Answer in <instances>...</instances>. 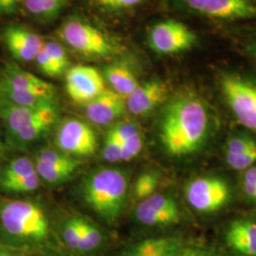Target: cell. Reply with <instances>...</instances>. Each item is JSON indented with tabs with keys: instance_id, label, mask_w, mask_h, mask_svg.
I'll list each match as a JSON object with an SVG mask.
<instances>
[{
	"instance_id": "27",
	"label": "cell",
	"mask_w": 256,
	"mask_h": 256,
	"mask_svg": "<svg viewBox=\"0 0 256 256\" xmlns=\"http://www.w3.org/2000/svg\"><path fill=\"white\" fill-rule=\"evenodd\" d=\"M61 236L64 244L72 250L79 252L81 229H80V216H70L64 220L61 228Z\"/></svg>"
},
{
	"instance_id": "39",
	"label": "cell",
	"mask_w": 256,
	"mask_h": 256,
	"mask_svg": "<svg viewBox=\"0 0 256 256\" xmlns=\"http://www.w3.org/2000/svg\"><path fill=\"white\" fill-rule=\"evenodd\" d=\"M4 144L2 142V140H0V160L4 156Z\"/></svg>"
},
{
	"instance_id": "3",
	"label": "cell",
	"mask_w": 256,
	"mask_h": 256,
	"mask_svg": "<svg viewBox=\"0 0 256 256\" xmlns=\"http://www.w3.org/2000/svg\"><path fill=\"white\" fill-rule=\"evenodd\" d=\"M0 224L12 238L25 243H41L48 238L46 212L30 200H8L0 206Z\"/></svg>"
},
{
	"instance_id": "1",
	"label": "cell",
	"mask_w": 256,
	"mask_h": 256,
	"mask_svg": "<svg viewBox=\"0 0 256 256\" xmlns=\"http://www.w3.org/2000/svg\"><path fill=\"white\" fill-rule=\"evenodd\" d=\"M214 118L207 102L192 92L167 102L158 124V138L167 155L183 158L196 155L207 144Z\"/></svg>"
},
{
	"instance_id": "32",
	"label": "cell",
	"mask_w": 256,
	"mask_h": 256,
	"mask_svg": "<svg viewBox=\"0 0 256 256\" xmlns=\"http://www.w3.org/2000/svg\"><path fill=\"white\" fill-rule=\"evenodd\" d=\"M140 130V128L136 122L131 120H124L114 124L112 128H110L108 133H110L112 137L115 138L122 144L126 138Z\"/></svg>"
},
{
	"instance_id": "34",
	"label": "cell",
	"mask_w": 256,
	"mask_h": 256,
	"mask_svg": "<svg viewBox=\"0 0 256 256\" xmlns=\"http://www.w3.org/2000/svg\"><path fill=\"white\" fill-rule=\"evenodd\" d=\"M37 66L39 68V70L43 72V74H46L48 76H50V77H56V76H59L57 74V70L55 68L54 64L52 63L48 52L45 48V44L43 48H41V50L38 52V54L36 57V60Z\"/></svg>"
},
{
	"instance_id": "30",
	"label": "cell",
	"mask_w": 256,
	"mask_h": 256,
	"mask_svg": "<svg viewBox=\"0 0 256 256\" xmlns=\"http://www.w3.org/2000/svg\"><path fill=\"white\" fill-rule=\"evenodd\" d=\"M45 48L48 52L52 63L54 64L57 74L60 76L68 70L70 64L68 57L66 52H64V48L57 44L54 41L45 42Z\"/></svg>"
},
{
	"instance_id": "9",
	"label": "cell",
	"mask_w": 256,
	"mask_h": 256,
	"mask_svg": "<svg viewBox=\"0 0 256 256\" xmlns=\"http://www.w3.org/2000/svg\"><path fill=\"white\" fill-rule=\"evenodd\" d=\"M135 218L147 227H168L180 222L182 212L173 194L155 192L138 203Z\"/></svg>"
},
{
	"instance_id": "24",
	"label": "cell",
	"mask_w": 256,
	"mask_h": 256,
	"mask_svg": "<svg viewBox=\"0 0 256 256\" xmlns=\"http://www.w3.org/2000/svg\"><path fill=\"white\" fill-rule=\"evenodd\" d=\"M256 147V140L247 134H238L230 138L225 146V160L230 165L248 151Z\"/></svg>"
},
{
	"instance_id": "4",
	"label": "cell",
	"mask_w": 256,
	"mask_h": 256,
	"mask_svg": "<svg viewBox=\"0 0 256 256\" xmlns=\"http://www.w3.org/2000/svg\"><path fill=\"white\" fill-rule=\"evenodd\" d=\"M2 90L6 100L26 108H37L55 102L56 90L48 82L18 68L7 66Z\"/></svg>"
},
{
	"instance_id": "23",
	"label": "cell",
	"mask_w": 256,
	"mask_h": 256,
	"mask_svg": "<svg viewBox=\"0 0 256 256\" xmlns=\"http://www.w3.org/2000/svg\"><path fill=\"white\" fill-rule=\"evenodd\" d=\"M160 180L162 174L156 170H146L140 173L134 183V198L140 202L154 194L160 184Z\"/></svg>"
},
{
	"instance_id": "19",
	"label": "cell",
	"mask_w": 256,
	"mask_h": 256,
	"mask_svg": "<svg viewBox=\"0 0 256 256\" xmlns=\"http://www.w3.org/2000/svg\"><path fill=\"white\" fill-rule=\"evenodd\" d=\"M45 106V104H44ZM26 108L14 104L3 98L0 101V116L5 122L9 138L12 140L25 126L36 110L41 108Z\"/></svg>"
},
{
	"instance_id": "40",
	"label": "cell",
	"mask_w": 256,
	"mask_h": 256,
	"mask_svg": "<svg viewBox=\"0 0 256 256\" xmlns=\"http://www.w3.org/2000/svg\"><path fill=\"white\" fill-rule=\"evenodd\" d=\"M0 256H12L9 254H7V252H0Z\"/></svg>"
},
{
	"instance_id": "36",
	"label": "cell",
	"mask_w": 256,
	"mask_h": 256,
	"mask_svg": "<svg viewBox=\"0 0 256 256\" xmlns=\"http://www.w3.org/2000/svg\"><path fill=\"white\" fill-rule=\"evenodd\" d=\"M176 256H212L210 252L200 247H183Z\"/></svg>"
},
{
	"instance_id": "31",
	"label": "cell",
	"mask_w": 256,
	"mask_h": 256,
	"mask_svg": "<svg viewBox=\"0 0 256 256\" xmlns=\"http://www.w3.org/2000/svg\"><path fill=\"white\" fill-rule=\"evenodd\" d=\"M240 184L244 196L248 202L256 203V164L243 171Z\"/></svg>"
},
{
	"instance_id": "6",
	"label": "cell",
	"mask_w": 256,
	"mask_h": 256,
	"mask_svg": "<svg viewBox=\"0 0 256 256\" xmlns=\"http://www.w3.org/2000/svg\"><path fill=\"white\" fill-rule=\"evenodd\" d=\"M185 198L194 210L210 214L224 208L230 200V188L224 178L216 176H198L187 183Z\"/></svg>"
},
{
	"instance_id": "12",
	"label": "cell",
	"mask_w": 256,
	"mask_h": 256,
	"mask_svg": "<svg viewBox=\"0 0 256 256\" xmlns=\"http://www.w3.org/2000/svg\"><path fill=\"white\" fill-rule=\"evenodd\" d=\"M66 88L74 102L86 104L106 90L104 79L95 68L78 64L68 70Z\"/></svg>"
},
{
	"instance_id": "8",
	"label": "cell",
	"mask_w": 256,
	"mask_h": 256,
	"mask_svg": "<svg viewBox=\"0 0 256 256\" xmlns=\"http://www.w3.org/2000/svg\"><path fill=\"white\" fill-rule=\"evenodd\" d=\"M147 39L148 45L156 54L173 55L190 50L196 45L198 36L180 21L168 19L151 28Z\"/></svg>"
},
{
	"instance_id": "38",
	"label": "cell",
	"mask_w": 256,
	"mask_h": 256,
	"mask_svg": "<svg viewBox=\"0 0 256 256\" xmlns=\"http://www.w3.org/2000/svg\"><path fill=\"white\" fill-rule=\"evenodd\" d=\"M20 0H0V14H12L14 12L18 6Z\"/></svg>"
},
{
	"instance_id": "22",
	"label": "cell",
	"mask_w": 256,
	"mask_h": 256,
	"mask_svg": "<svg viewBox=\"0 0 256 256\" xmlns=\"http://www.w3.org/2000/svg\"><path fill=\"white\" fill-rule=\"evenodd\" d=\"M34 162L28 158L18 156L10 160L0 174V186L36 173Z\"/></svg>"
},
{
	"instance_id": "15",
	"label": "cell",
	"mask_w": 256,
	"mask_h": 256,
	"mask_svg": "<svg viewBox=\"0 0 256 256\" xmlns=\"http://www.w3.org/2000/svg\"><path fill=\"white\" fill-rule=\"evenodd\" d=\"M4 42L12 56L23 62L36 60L45 42L34 32L20 26H10L4 30Z\"/></svg>"
},
{
	"instance_id": "29",
	"label": "cell",
	"mask_w": 256,
	"mask_h": 256,
	"mask_svg": "<svg viewBox=\"0 0 256 256\" xmlns=\"http://www.w3.org/2000/svg\"><path fill=\"white\" fill-rule=\"evenodd\" d=\"M40 184V178L38 176L36 172L34 174H30L26 178H20L18 180L12 182L4 184L1 186V188L4 191L14 194H25V192H30L36 191L39 187Z\"/></svg>"
},
{
	"instance_id": "10",
	"label": "cell",
	"mask_w": 256,
	"mask_h": 256,
	"mask_svg": "<svg viewBox=\"0 0 256 256\" xmlns=\"http://www.w3.org/2000/svg\"><path fill=\"white\" fill-rule=\"evenodd\" d=\"M56 144L59 150L68 155L86 158L95 153L98 138L86 122L78 119H68L58 129Z\"/></svg>"
},
{
	"instance_id": "13",
	"label": "cell",
	"mask_w": 256,
	"mask_h": 256,
	"mask_svg": "<svg viewBox=\"0 0 256 256\" xmlns=\"http://www.w3.org/2000/svg\"><path fill=\"white\" fill-rule=\"evenodd\" d=\"M169 88L160 79L138 84L126 99V110L135 116H146L162 104L168 98Z\"/></svg>"
},
{
	"instance_id": "2",
	"label": "cell",
	"mask_w": 256,
	"mask_h": 256,
	"mask_svg": "<svg viewBox=\"0 0 256 256\" xmlns=\"http://www.w3.org/2000/svg\"><path fill=\"white\" fill-rule=\"evenodd\" d=\"M129 191V174L124 170L104 168L88 174L82 182V200L99 218L108 223L119 220Z\"/></svg>"
},
{
	"instance_id": "33",
	"label": "cell",
	"mask_w": 256,
	"mask_h": 256,
	"mask_svg": "<svg viewBox=\"0 0 256 256\" xmlns=\"http://www.w3.org/2000/svg\"><path fill=\"white\" fill-rule=\"evenodd\" d=\"M120 150L122 144L115 138L112 137L110 133H108L104 142V158L111 164L119 162H120Z\"/></svg>"
},
{
	"instance_id": "17",
	"label": "cell",
	"mask_w": 256,
	"mask_h": 256,
	"mask_svg": "<svg viewBox=\"0 0 256 256\" xmlns=\"http://www.w3.org/2000/svg\"><path fill=\"white\" fill-rule=\"evenodd\" d=\"M225 240L238 254L256 256V220H234L226 230Z\"/></svg>"
},
{
	"instance_id": "20",
	"label": "cell",
	"mask_w": 256,
	"mask_h": 256,
	"mask_svg": "<svg viewBox=\"0 0 256 256\" xmlns=\"http://www.w3.org/2000/svg\"><path fill=\"white\" fill-rule=\"evenodd\" d=\"M104 76L108 82L112 90L117 92L124 99L137 88L138 80L133 70L122 63L108 64L104 70Z\"/></svg>"
},
{
	"instance_id": "7",
	"label": "cell",
	"mask_w": 256,
	"mask_h": 256,
	"mask_svg": "<svg viewBox=\"0 0 256 256\" xmlns=\"http://www.w3.org/2000/svg\"><path fill=\"white\" fill-rule=\"evenodd\" d=\"M60 36L74 50L90 57H108L115 50L101 30L79 19H70L59 30Z\"/></svg>"
},
{
	"instance_id": "14",
	"label": "cell",
	"mask_w": 256,
	"mask_h": 256,
	"mask_svg": "<svg viewBox=\"0 0 256 256\" xmlns=\"http://www.w3.org/2000/svg\"><path fill=\"white\" fill-rule=\"evenodd\" d=\"M126 110V99L114 90H104L86 104V115L93 124L106 126L120 118Z\"/></svg>"
},
{
	"instance_id": "16",
	"label": "cell",
	"mask_w": 256,
	"mask_h": 256,
	"mask_svg": "<svg viewBox=\"0 0 256 256\" xmlns=\"http://www.w3.org/2000/svg\"><path fill=\"white\" fill-rule=\"evenodd\" d=\"M58 116L59 111L56 102L48 104L39 108L12 142L18 146L36 142L54 128Z\"/></svg>"
},
{
	"instance_id": "26",
	"label": "cell",
	"mask_w": 256,
	"mask_h": 256,
	"mask_svg": "<svg viewBox=\"0 0 256 256\" xmlns=\"http://www.w3.org/2000/svg\"><path fill=\"white\" fill-rule=\"evenodd\" d=\"M66 0H25L28 10L37 16L50 18L64 7Z\"/></svg>"
},
{
	"instance_id": "28",
	"label": "cell",
	"mask_w": 256,
	"mask_h": 256,
	"mask_svg": "<svg viewBox=\"0 0 256 256\" xmlns=\"http://www.w3.org/2000/svg\"><path fill=\"white\" fill-rule=\"evenodd\" d=\"M144 146V138L140 129L122 144L120 162H129L135 158L142 151Z\"/></svg>"
},
{
	"instance_id": "21",
	"label": "cell",
	"mask_w": 256,
	"mask_h": 256,
	"mask_svg": "<svg viewBox=\"0 0 256 256\" xmlns=\"http://www.w3.org/2000/svg\"><path fill=\"white\" fill-rule=\"evenodd\" d=\"M34 166L40 180H43L50 185H57L66 182L72 176L79 167V162L77 160L70 164H46L34 162Z\"/></svg>"
},
{
	"instance_id": "5",
	"label": "cell",
	"mask_w": 256,
	"mask_h": 256,
	"mask_svg": "<svg viewBox=\"0 0 256 256\" xmlns=\"http://www.w3.org/2000/svg\"><path fill=\"white\" fill-rule=\"evenodd\" d=\"M222 96L236 119L256 134V78L236 72L220 74Z\"/></svg>"
},
{
	"instance_id": "37",
	"label": "cell",
	"mask_w": 256,
	"mask_h": 256,
	"mask_svg": "<svg viewBox=\"0 0 256 256\" xmlns=\"http://www.w3.org/2000/svg\"><path fill=\"white\" fill-rule=\"evenodd\" d=\"M244 52L256 62V34L248 37L243 42Z\"/></svg>"
},
{
	"instance_id": "11",
	"label": "cell",
	"mask_w": 256,
	"mask_h": 256,
	"mask_svg": "<svg viewBox=\"0 0 256 256\" xmlns=\"http://www.w3.org/2000/svg\"><path fill=\"white\" fill-rule=\"evenodd\" d=\"M186 9L210 18L222 20L256 19L254 0H180Z\"/></svg>"
},
{
	"instance_id": "35",
	"label": "cell",
	"mask_w": 256,
	"mask_h": 256,
	"mask_svg": "<svg viewBox=\"0 0 256 256\" xmlns=\"http://www.w3.org/2000/svg\"><path fill=\"white\" fill-rule=\"evenodd\" d=\"M102 6L113 10L128 9L140 4L142 0H94Z\"/></svg>"
},
{
	"instance_id": "25",
	"label": "cell",
	"mask_w": 256,
	"mask_h": 256,
	"mask_svg": "<svg viewBox=\"0 0 256 256\" xmlns=\"http://www.w3.org/2000/svg\"><path fill=\"white\" fill-rule=\"evenodd\" d=\"M80 252H90L101 246L102 234L92 221L80 216Z\"/></svg>"
},
{
	"instance_id": "18",
	"label": "cell",
	"mask_w": 256,
	"mask_h": 256,
	"mask_svg": "<svg viewBox=\"0 0 256 256\" xmlns=\"http://www.w3.org/2000/svg\"><path fill=\"white\" fill-rule=\"evenodd\" d=\"M183 247L182 238H150L128 248L120 256H176Z\"/></svg>"
}]
</instances>
